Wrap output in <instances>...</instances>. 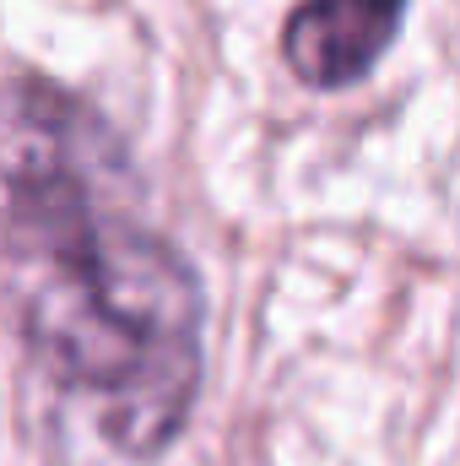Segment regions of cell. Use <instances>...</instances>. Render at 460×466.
Here are the masks:
<instances>
[{"label": "cell", "instance_id": "obj_2", "mask_svg": "<svg viewBox=\"0 0 460 466\" xmlns=\"http://www.w3.org/2000/svg\"><path fill=\"white\" fill-rule=\"evenodd\" d=\"M406 0H304L282 27V60L315 93L357 87L390 49Z\"/></svg>", "mask_w": 460, "mask_h": 466}, {"label": "cell", "instance_id": "obj_1", "mask_svg": "<svg viewBox=\"0 0 460 466\" xmlns=\"http://www.w3.org/2000/svg\"><path fill=\"white\" fill-rule=\"evenodd\" d=\"M0 299L115 451H168L201 390V282L141 218L115 130L44 76L0 82Z\"/></svg>", "mask_w": 460, "mask_h": 466}]
</instances>
